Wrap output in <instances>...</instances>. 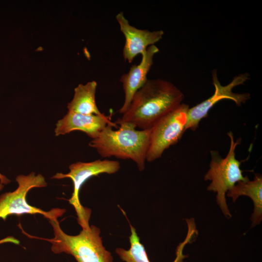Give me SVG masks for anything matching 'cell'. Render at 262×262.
Listing matches in <instances>:
<instances>
[{"label": "cell", "instance_id": "16", "mask_svg": "<svg viewBox=\"0 0 262 262\" xmlns=\"http://www.w3.org/2000/svg\"><path fill=\"white\" fill-rule=\"evenodd\" d=\"M11 180L8 179L5 176L0 173V191L4 187V185L10 183Z\"/></svg>", "mask_w": 262, "mask_h": 262}, {"label": "cell", "instance_id": "1", "mask_svg": "<svg viewBox=\"0 0 262 262\" xmlns=\"http://www.w3.org/2000/svg\"><path fill=\"white\" fill-rule=\"evenodd\" d=\"M184 96L172 82L148 79L134 94L121 117L115 122H128L141 130H149L163 117L182 103Z\"/></svg>", "mask_w": 262, "mask_h": 262}, {"label": "cell", "instance_id": "12", "mask_svg": "<svg viewBox=\"0 0 262 262\" xmlns=\"http://www.w3.org/2000/svg\"><path fill=\"white\" fill-rule=\"evenodd\" d=\"M129 223L131 232L129 237L130 247L128 250L116 248L115 253L125 262H150L144 246L140 243L136 229L129 221ZM197 235L196 226L193 224H188L187 236L184 240L178 245L176 251V258L173 262H184V259L187 257L183 253L184 247L187 244L194 241Z\"/></svg>", "mask_w": 262, "mask_h": 262}, {"label": "cell", "instance_id": "8", "mask_svg": "<svg viewBox=\"0 0 262 262\" xmlns=\"http://www.w3.org/2000/svg\"><path fill=\"white\" fill-rule=\"evenodd\" d=\"M249 78L248 73H241L235 76L228 84L222 85L218 80L216 70H213L212 72V80L215 89L214 94L200 103L189 108L186 131L190 129L195 131L198 128L200 121L207 116L211 109L221 100H231L239 106L246 103L250 99V95L248 93H235L232 92V89L236 86L244 84Z\"/></svg>", "mask_w": 262, "mask_h": 262}, {"label": "cell", "instance_id": "6", "mask_svg": "<svg viewBox=\"0 0 262 262\" xmlns=\"http://www.w3.org/2000/svg\"><path fill=\"white\" fill-rule=\"evenodd\" d=\"M120 168V163L117 161L97 160L90 162H78L69 165L68 173H58L52 177L55 179L69 178L72 180L73 192L68 201L74 207L78 216V222L82 229L90 227L89 220L91 210L83 207L80 203L79 194L82 186L93 176L102 173L114 174Z\"/></svg>", "mask_w": 262, "mask_h": 262}, {"label": "cell", "instance_id": "10", "mask_svg": "<svg viewBox=\"0 0 262 262\" xmlns=\"http://www.w3.org/2000/svg\"><path fill=\"white\" fill-rule=\"evenodd\" d=\"M107 125L118 128L117 124L111 122L110 117L104 114L83 115L68 112L63 118L56 123L54 132L56 136H59L79 131L85 133L94 139Z\"/></svg>", "mask_w": 262, "mask_h": 262}, {"label": "cell", "instance_id": "2", "mask_svg": "<svg viewBox=\"0 0 262 262\" xmlns=\"http://www.w3.org/2000/svg\"><path fill=\"white\" fill-rule=\"evenodd\" d=\"M119 124L117 130L107 125L89 146L96 149L103 158L114 156L121 159H130L136 163L139 171L145 167L149 146L150 129L137 130L136 126L128 122H115Z\"/></svg>", "mask_w": 262, "mask_h": 262}, {"label": "cell", "instance_id": "11", "mask_svg": "<svg viewBox=\"0 0 262 262\" xmlns=\"http://www.w3.org/2000/svg\"><path fill=\"white\" fill-rule=\"evenodd\" d=\"M159 51L155 45L148 47L141 54V60L138 65H132L129 71L123 74L120 82L124 92V101L119 113L124 114L128 110L136 92L148 80L147 74L153 64L154 56Z\"/></svg>", "mask_w": 262, "mask_h": 262}, {"label": "cell", "instance_id": "5", "mask_svg": "<svg viewBox=\"0 0 262 262\" xmlns=\"http://www.w3.org/2000/svg\"><path fill=\"white\" fill-rule=\"evenodd\" d=\"M16 180L18 187L14 191L0 196V218L5 221L9 215L12 214H40L49 220L58 218L65 213V209L59 208L45 211L27 203L26 196L31 189L47 185L41 174L35 175L34 172H32L27 175H19L16 177Z\"/></svg>", "mask_w": 262, "mask_h": 262}, {"label": "cell", "instance_id": "15", "mask_svg": "<svg viewBox=\"0 0 262 262\" xmlns=\"http://www.w3.org/2000/svg\"><path fill=\"white\" fill-rule=\"evenodd\" d=\"M6 243H12L16 245H19L20 242L18 240L12 236H8L0 240V245Z\"/></svg>", "mask_w": 262, "mask_h": 262}, {"label": "cell", "instance_id": "13", "mask_svg": "<svg viewBox=\"0 0 262 262\" xmlns=\"http://www.w3.org/2000/svg\"><path fill=\"white\" fill-rule=\"evenodd\" d=\"M241 196L249 197L254 204V210L251 216L252 227L259 225L262 219V177L255 174L254 180L240 181L227 192V196L235 202Z\"/></svg>", "mask_w": 262, "mask_h": 262}, {"label": "cell", "instance_id": "7", "mask_svg": "<svg viewBox=\"0 0 262 262\" xmlns=\"http://www.w3.org/2000/svg\"><path fill=\"white\" fill-rule=\"evenodd\" d=\"M189 108L188 104L181 103L150 129L146 161L151 162L160 158L166 149L179 142L186 131Z\"/></svg>", "mask_w": 262, "mask_h": 262}, {"label": "cell", "instance_id": "3", "mask_svg": "<svg viewBox=\"0 0 262 262\" xmlns=\"http://www.w3.org/2000/svg\"><path fill=\"white\" fill-rule=\"evenodd\" d=\"M54 231V237L47 239L29 235L21 228L22 233L32 238L51 244V251L55 254L65 253L74 257L77 262H114L113 257L106 249L100 236V230L94 225L82 229L79 234L70 235L61 229L57 218L49 219Z\"/></svg>", "mask_w": 262, "mask_h": 262}, {"label": "cell", "instance_id": "4", "mask_svg": "<svg viewBox=\"0 0 262 262\" xmlns=\"http://www.w3.org/2000/svg\"><path fill=\"white\" fill-rule=\"evenodd\" d=\"M228 135L230 142L227 156L223 158L218 151H211L210 168L204 176V180L211 181L207 187V190L217 194V203L225 217L230 218L231 214L227 204L226 194L238 181L249 179L247 176H243V171L240 168L242 162L235 158V150L237 145L240 144L241 139L239 138L235 142L231 131H229Z\"/></svg>", "mask_w": 262, "mask_h": 262}, {"label": "cell", "instance_id": "14", "mask_svg": "<svg viewBox=\"0 0 262 262\" xmlns=\"http://www.w3.org/2000/svg\"><path fill=\"white\" fill-rule=\"evenodd\" d=\"M97 82L95 81L79 84L74 89L72 100L67 104L68 112L83 115H102L96 102Z\"/></svg>", "mask_w": 262, "mask_h": 262}, {"label": "cell", "instance_id": "9", "mask_svg": "<svg viewBox=\"0 0 262 262\" xmlns=\"http://www.w3.org/2000/svg\"><path fill=\"white\" fill-rule=\"evenodd\" d=\"M115 19L125 38L123 56L129 63L138 54L143 53L148 47L159 42L164 34L163 30L150 31L131 25L122 12L116 15Z\"/></svg>", "mask_w": 262, "mask_h": 262}]
</instances>
